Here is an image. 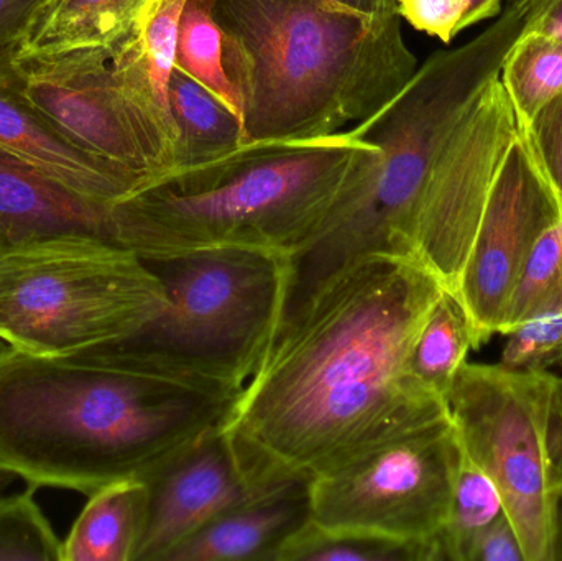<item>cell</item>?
<instances>
[{
  "instance_id": "5b68a950",
  "label": "cell",
  "mask_w": 562,
  "mask_h": 561,
  "mask_svg": "<svg viewBox=\"0 0 562 561\" xmlns=\"http://www.w3.org/2000/svg\"><path fill=\"white\" fill-rule=\"evenodd\" d=\"M375 148L352 131L240 145L112 204V240L144 260L224 247L290 257L316 234L353 168Z\"/></svg>"
},
{
  "instance_id": "5bb4252c",
  "label": "cell",
  "mask_w": 562,
  "mask_h": 561,
  "mask_svg": "<svg viewBox=\"0 0 562 561\" xmlns=\"http://www.w3.org/2000/svg\"><path fill=\"white\" fill-rule=\"evenodd\" d=\"M12 52L0 53V150L95 203L114 204L142 184L66 141L16 91L10 79Z\"/></svg>"
},
{
  "instance_id": "ffe728a7",
  "label": "cell",
  "mask_w": 562,
  "mask_h": 561,
  "mask_svg": "<svg viewBox=\"0 0 562 561\" xmlns=\"http://www.w3.org/2000/svg\"><path fill=\"white\" fill-rule=\"evenodd\" d=\"M168 104L177 131L175 170L216 160L244 145L240 119L178 68L170 76Z\"/></svg>"
},
{
  "instance_id": "cb8c5ba5",
  "label": "cell",
  "mask_w": 562,
  "mask_h": 561,
  "mask_svg": "<svg viewBox=\"0 0 562 561\" xmlns=\"http://www.w3.org/2000/svg\"><path fill=\"white\" fill-rule=\"evenodd\" d=\"M175 68L213 92L240 119L239 99L224 66V40L213 0H187L178 30Z\"/></svg>"
},
{
  "instance_id": "44dd1931",
  "label": "cell",
  "mask_w": 562,
  "mask_h": 561,
  "mask_svg": "<svg viewBox=\"0 0 562 561\" xmlns=\"http://www.w3.org/2000/svg\"><path fill=\"white\" fill-rule=\"evenodd\" d=\"M479 346L481 343L468 310L454 292L445 289L413 346L409 361L413 375L429 392L446 401L456 375L468 362L469 351Z\"/></svg>"
},
{
  "instance_id": "7c38bea8",
  "label": "cell",
  "mask_w": 562,
  "mask_h": 561,
  "mask_svg": "<svg viewBox=\"0 0 562 561\" xmlns=\"http://www.w3.org/2000/svg\"><path fill=\"white\" fill-rule=\"evenodd\" d=\"M517 132L510 99L501 79H494L459 128L429 188L416 253L452 292L458 289L495 171Z\"/></svg>"
},
{
  "instance_id": "6da1fadb",
  "label": "cell",
  "mask_w": 562,
  "mask_h": 561,
  "mask_svg": "<svg viewBox=\"0 0 562 561\" xmlns=\"http://www.w3.org/2000/svg\"><path fill=\"white\" fill-rule=\"evenodd\" d=\"M445 289L422 260L373 254L281 322L221 425L254 493L313 480L367 445L448 414L409 366Z\"/></svg>"
},
{
  "instance_id": "e0dca14e",
  "label": "cell",
  "mask_w": 562,
  "mask_h": 561,
  "mask_svg": "<svg viewBox=\"0 0 562 561\" xmlns=\"http://www.w3.org/2000/svg\"><path fill=\"white\" fill-rule=\"evenodd\" d=\"M184 3L187 0H150L127 33L111 46L112 65L125 88L173 131L168 85Z\"/></svg>"
},
{
  "instance_id": "3957f363",
  "label": "cell",
  "mask_w": 562,
  "mask_h": 561,
  "mask_svg": "<svg viewBox=\"0 0 562 561\" xmlns=\"http://www.w3.org/2000/svg\"><path fill=\"white\" fill-rule=\"evenodd\" d=\"M531 16L528 0H508L488 29L459 48L429 56L389 104L350 128L376 148L353 168L316 234L288 257L281 319L363 257L419 260L416 237L429 188L462 122L501 76Z\"/></svg>"
},
{
  "instance_id": "2e32d148",
  "label": "cell",
  "mask_w": 562,
  "mask_h": 561,
  "mask_svg": "<svg viewBox=\"0 0 562 561\" xmlns=\"http://www.w3.org/2000/svg\"><path fill=\"white\" fill-rule=\"evenodd\" d=\"M111 206L72 193L0 150V250L59 234L112 240Z\"/></svg>"
},
{
  "instance_id": "30bf717a",
  "label": "cell",
  "mask_w": 562,
  "mask_h": 561,
  "mask_svg": "<svg viewBox=\"0 0 562 561\" xmlns=\"http://www.w3.org/2000/svg\"><path fill=\"white\" fill-rule=\"evenodd\" d=\"M9 69L19 94L66 141L142 188L177 167V134L125 88L111 48L12 53Z\"/></svg>"
},
{
  "instance_id": "52a82bcc",
  "label": "cell",
  "mask_w": 562,
  "mask_h": 561,
  "mask_svg": "<svg viewBox=\"0 0 562 561\" xmlns=\"http://www.w3.org/2000/svg\"><path fill=\"white\" fill-rule=\"evenodd\" d=\"M167 306L157 273L104 237L59 234L0 250V339L30 355L117 345Z\"/></svg>"
},
{
  "instance_id": "836d02e7",
  "label": "cell",
  "mask_w": 562,
  "mask_h": 561,
  "mask_svg": "<svg viewBox=\"0 0 562 561\" xmlns=\"http://www.w3.org/2000/svg\"><path fill=\"white\" fill-rule=\"evenodd\" d=\"M324 2L340 9L352 10L360 15L373 16V19L398 15V0H324Z\"/></svg>"
},
{
  "instance_id": "4dcf8cb0",
  "label": "cell",
  "mask_w": 562,
  "mask_h": 561,
  "mask_svg": "<svg viewBox=\"0 0 562 561\" xmlns=\"http://www.w3.org/2000/svg\"><path fill=\"white\" fill-rule=\"evenodd\" d=\"M469 561H527L520 537L507 514L479 537Z\"/></svg>"
},
{
  "instance_id": "ba28073f",
  "label": "cell",
  "mask_w": 562,
  "mask_h": 561,
  "mask_svg": "<svg viewBox=\"0 0 562 561\" xmlns=\"http://www.w3.org/2000/svg\"><path fill=\"white\" fill-rule=\"evenodd\" d=\"M446 401L462 451L501 491L527 561H551L562 491V379L465 362Z\"/></svg>"
},
{
  "instance_id": "277c9868",
  "label": "cell",
  "mask_w": 562,
  "mask_h": 561,
  "mask_svg": "<svg viewBox=\"0 0 562 561\" xmlns=\"http://www.w3.org/2000/svg\"><path fill=\"white\" fill-rule=\"evenodd\" d=\"M244 144L339 134L389 104L415 75L402 16L324 0H213Z\"/></svg>"
},
{
  "instance_id": "d590c367",
  "label": "cell",
  "mask_w": 562,
  "mask_h": 561,
  "mask_svg": "<svg viewBox=\"0 0 562 561\" xmlns=\"http://www.w3.org/2000/svg\"><path fill=\"white\" fill-rule=\"evenodd\" d=\"M551 550H553L551 561H562V491L557 509H554L553 547Z\"/></svg>"
},
{
  "instance_id": "e575fe53",
  "label": "cell",
  "mask_w": 562,
  "mask_h": 561,
  "mask_svg": "<svg viewBox=\"0 0 562 561\" xmlns=\"http://www.w3.org/2000/svg\"><path fill=\"white\" fill-rule=\"evenodd\" d=\"M502 0H468V9H465L464 19H462L461 29H469L482 20L492 19V16L501 15Z\"/></svg>"
},
{
  "instance_id": "83f0119b",
  "label": "cell",
  "mask_w": 562,
  "mask_h": 561,
  "mask_svg": "<svg viewBox=\"0 0 562 561\" xmlns=\"http://www.w3.org/2000/svg\"><path fill=\"white\" fill-rule=\"evenodd\" d=\"M505 336L501 364L521 371H551L562 364V308L538 313Z\"/></svg>"
},
{
  "instance_id": "9c48e42d",
  "label": "cell",
  "mask_w": 562,
  "mask_h": 561,
  "mask_svg": "<svg viewBox=\"0 0 562 561\" xmlns=\"http://www.w3.org/2000/svg\"><path fill=\"white\" fill-rule=\"evenodd\" d=\"M462 448L449 412L353 451L310 481L313 526L432 547L451 509Z\"/></svg>"
},
{
  "instance_id": "9a60e30c",
  "label": "cell",
  "mask_w": 562,
  "mask_h": 561,
  "mask_svg": "<svg viewBox=\"0 0 562 561\" xmlns=\"http://www.w3.org/2000/svg\"><path fill=\"white\" fill-rule=\"evenodd\" d=\"M310 481L252 494L211 520L168 561H279L313 520Z\"/></svg>"
},
{
  "instance_id": "d4e9b609",
  "label": "cell",
  "mask_w": 562,
  "mask_h": 561,
  "mask_svg": "<svg viewBox=\"0 0 562 561\" xmlns=\"http://www.w3.org/2000/svg\"><path fill=\"white\" fill-rule=\"evenodd\" d=\"M562 308V217L535 244L508 300L498 335L538 313Z\"/></svg>"
},
{
  "instance_id": "f546056e",
  "label": "cell",
  "mask_w": 562,
  "mask_h": 561,
  "mask_svg": "<svg viewBox=\"0 0 562 561\" xmlns=\"http://www.w3.org/2000/svg\"><path fill=\"white\" fill-rule=\"evenodd\" d=\"M468 0H398V15L419 32L451 43L462 32Z\"/></svg>"
},
{
  "instance_id": "8fae6325",
  "label": "cell",
  "mask_w": 562,
  "mask_h": 561,
  "mask_svg": "<svg viewBox=\"0 0 562 561\" xmlns=\"http://www.w3.org/2000/svg\"><path fill=\"white\" fill-rule=\"evenodd\" d=\"M562 217V204L538 165L524 132L502 157L488 190L456 295L468 310L481 346L501 332L508 300L544 231Z\"/></svg>"
},
{
  "instance_id": "8992f818",
  "label": "cell",
  "mask_w": 562,
  "mask_h": 561,
  "mask_svg": "<svg viewBox=\"0 0 562 561\" xmlns=\"http://www.w3.org/2000/svg\"><path fill=\"white\" fill-rule=\"evenodd\" d=\"M145 263L168 306L115 346L151 371L239 397L279 332L288 256L224 247Z\"/></svg>"
},
{
  "instance_id": "d6986e66",
  "label": "cell",
  "mask_w": 562,
  "mask_h": 561,
  "mask_svg": "<svg viewBox=\"0 0 562 561\" xmlns=\"http://www.w3.org/2000/svg\"><path fill=\"white\" fill-rule=\"evenodd\" d=\"M147 517V484L119 481L89 496L61 561H134Z\"/></svg>"
},
{
  "instance_id": "4fadbf2b",
  "label": "cell",
  "mask_w": 562,
  "mask_h": 561,
  "mask_svg": "<svg viewBox=\"0 0 562 561\" xmlns=\"http://www.w3.org/2000/svg\"><path fill=\"white\" fill-rule=\"evenodd\" d=\"M134 561H168L184 542L254 493L221 428L151 474Z\"/></svg>"
},
{
  "instance_id": "d6a6232c",
  "label": "cell",
  "mask_w": 562,
  "mask_h": 561,
  "mask_svg": "<svg viewBox=\"0 0 562 561\" xmlns=\"http://www.w3.org/2000/svg\"><path fill=\"white\" fill-rule=\"evenodd\" d=\"M533 10L528 32L562 40V0H528Z\"/></svg>"
},
{
  "instance_id": "ac0fdd59",
  "label": "cell",
  "mask_w": 562,
  "mask_h": 561,
  "mask_svg": "<svg viewBox=\"0 0 562 561\" xmlns=\"http://www.w3.org/2000/svg\"><path fill=\"white\" fill-rule=\"evenodd\" d=\"M150 0H40L13 53L111 48Z\"/></svg>"
},
{
  "instance_id": "7402d4cb",
  "label": "cell",
  "mask_w": 562,
  "mask_h": 561,
  "mask_svg": "<svg viewBox=\"0 0 562 561\" xmlns=\"http://www.w3.org/2000/svg\"><path fill=\"white\" fill-rule=\"evenodd\" d=\"M498 79L518 131H527L538 112L562 94V40L527 30L508 52Z\"/></svg>"
},
{
  "instance_id": "1f68e13d",
  "label": "cell",
  "mask_w": 562,
  "mask_h": 561,
  "mask_svg": "<svg viewBox=\"0 0 562 561\" xmlns=\"http://www.w3.org/2000/svg\"><path fill=\"white\" fill-rule=\"evenodd\" d=\"M40 0H0V53L12 52Z\"/></svg>"
},
{
  "instance_id": "484cf974",
  "label": "cell",
  "mask_w": 562,
  "mask_h": 561,
  "mask_svg": "<svg viewBox=\"0 0 562 561\" xmlns=\"http://www.w3.org/2000/svg\"><path fill=\"white\" fill-rule=\"evenodd\" d=\"M441 561L432 547L408 546L360 534L324 532L313 523L297 534L279 561Z\"/></svg>"
},
{
  "instance_id": "4316f807",
  "label": "cell",
  "mask_w": 562,
  "mask_h": 561,
  "mask_svg": "<svg viewBox=\"0 0 562 561\" xmlns=\"http://www.w3.org/2000/svg\"><path fill=\"white\" fill-rule=\"evenodd\" d=\"M0 500V561H61V540L35 503V491Z\"/></svg>"
},
{
  "instance_id": "8d00e7d4",
  "label": "cell",
  "mask_w": 562,
  "mask_h": 561,
  "mask_svg": "<svg viewBox=\"0 0 562 561\" xmlns=\"http://www.w3.org/2000/svg\"><path fill=\"white\" fill-rule=\"evenodd\" d=\"M15 480V474L9 473V471H0V500H2L3 494H5V491L9 490L10 486H12L13 481Z\"/></svg>"
},
{
  "instance_id": "603a6c76",
  "label": "cell",
  "mask_w": 562,
  "mask_h": 561,
  "mask_svg": "<svg viewBox=\"0 0 562 561\" xmlns=\"http://www.w3.org/2000/svg\"><path fill=\"white\" fill-rule=\"evenodd\" d=\"M505 514L504 497L492 478L462 451L451 509L439 536L445 560L469 561L479 537Z\"/></svg>"
},
{
  "instance_id": "f1b7e54d",
  "label": "cell",
  "mask_w": 562,
  "mask_h": 561,
  "mask_svg": "<svg viewBox=\"0 0 562 561\" xmlns=\"http://www.w3.org/2000/svg\"><path fill=\"white\" fill-rule=\"evenodd\" d=\"M524 134L562 204V94L538 112Z\"/></svg>"
},
{
  "instance_id": "7a4b0ae2",
  "label": "cell",
  "mask_w": 562,
  "mask_h": 561,
  "mask_svg": "<svg viewBox=\"0 0 562 561\" xmlns=\"http://www.w3.org/2000/svg\"><path fill=\"white\" fill-rule=\"evenodd\" d=\"M236 401L115 345L36 356L0 343V471L86 496L145 481L221 428Z\"/></svg>"
}]
</instances>
